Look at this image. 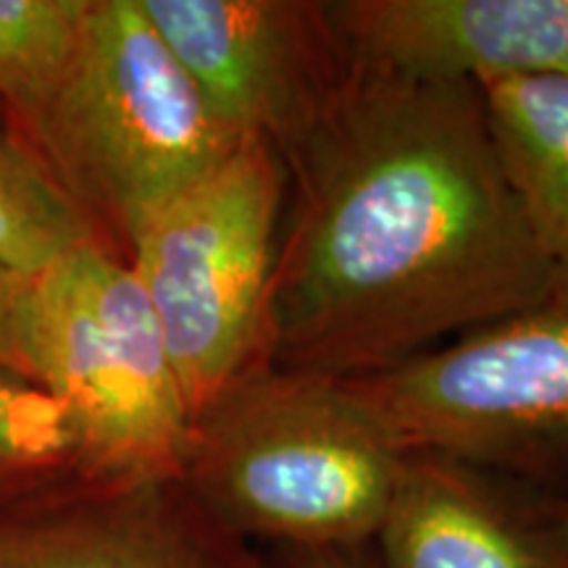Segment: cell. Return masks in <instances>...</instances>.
<instances>
[{
  "label": "cell",
  "mask_w": 568,
  "mask_h": 568,
  "mask_svg": "<svg viewBox=\"0 0 568 568\" xmlns=\"http://www.w3.org/2000/svg\"><path fill=\"white\" fill-rule=\"evenodd\" d=\"M351 385L408 453L568 464V261L527 308Z\"/></svg>",
  "instance_id": "obj_6"
},
{
  "label": "cell",
  "mask_w": 568,
  "mask_h": 568,
  "mask_svg": "<svg viewBox=\"0 0 568 568\" xmlns=\"http://www.w3.org/2000/svg\"><path fill=\"white\" fill-rule=\"evenodd\" d=\"M142 13L237 138L287 155L318 124L351 59L314 0H138Z\"/></svg>",
  "instance_id": "obj_7"
},
{
  "label": "cell",
  "mask_w": 568,
  "mask_h": 568,
  "mask_svg": "<svg viewBox=\"0 0 568 568\" xmlns=\"http://www.w3.org/2000/svg\"><path fill=\"white\" fill-rule=\"evenodd\" d=\"M30 379L59 403L88 479L180 477L193 416L130 261L90 240L27 284Z\"/></svg>",
  "instance_id": "obj_4"
},
{
  "label": "cell",
  "mask_w": 568,
  "mask_h": 568,
  "mask_svg": "<svg viewBox=\"0 0 568 568\" xmlns=\"http://www.w3.org/2000/svg\"><path fill=\"white\" fill-rule=\"evenodd\" d=\"M272 568H374L361 550H280Z\"/></svg>",
  "instance_id": "obj_16"
},
{
  "label": "cell",
  "mask_w": 568,
  "mask_h": 568,
  "mask_svg": "<svg viewBox=\"0 0 568 568\" xmlns=\"http://www.w3.org/2000/svg\"><path fill=\"white\" fill-rule=\"evenodd\" d=\"M329 19L358 67L418 80L568 77V0H343Z\"/></svg>",
  "instance_id": "obj_9"
},
{
  "label": "cell",
  "mask_w": 568,
  "mask_h": 568,
  "mask_svg": "<svg viewBox=\"0 0 568 568\" xmlns=\"http://www.w3.org/2000/svg\"><path fill=\"white\" fill-rule=\"evenodd\" d=\"M113 251L240 140L205 103L138 0H92L74 61L30 130Z\"/></svg>",
  "instance_id": "obj_3"
},
{
  "label": "cell",
  "mask_w": 568,
  "mask_h": 568,
  "mask_svg": "<svg viewBox=\"0 0 568 568\" xmlns=\"http://www.w3.org/2000/svg\"><path fill=\"white\" fill-rule=\"evenodd\" d=\"M290 172L261 364L355 382L545 295L479 84L351 61Z\"/></svg>",
  "instance_id": "obj_1"
},
{
  "label": "cell",
  "mask_w": 568,
  "mask_h": 568,
  "mask_svg": "<svg viewBox=\"0 0 568 568\" xmlns=\"http://www.w3.org/2000/svg\"><path fill=\"white\" fill-rule=\"evenodd\" d=\"M27 284L0 276V366L24 374L30 379L24 339H21V305H24Z\"/></svg>",
  "instance_id": "obj_15"
},
{
  "label": "cell",
  "mask_w": 568,
  "mask_h": 568,
  "mask_svg": "<svg viewBox=\"0 0 568 568\" xmlns=\"http://www.w3.org/2000/svg\"><path fill=\"white\" fill-rule=\"evenodd\" d=\"M287 190L284 155L245 138L126 245L193 422L261 364Z\"/></svg>",
  "instance_id": "obj_5"
},
{
  "label": "cell",
  "mask_w": 568,
  "mask_h": 568,
  "mask_svg": "<svg viewBox=\"0 0 568 568\" xmlns=\"http://www.w3.org/2000/svg\"><path fill=\"white\" fill-rule=\"evenodd\" d=\"M92 0H0V103L27 132L74 61Z\"/></svg>",
  "instance_id": "obj_13"
},
{
  "label": "cell",
  "mask_w": 568,
  "mask_h": 568,
  "mask_svg": "<svg viewBox=\"0 0 568 568\" xmlns=\"http://www.w3.org/2000/svg\"><path fill=\"white\" fill-rule=\"evenodd\" d=\"M374 542L379 568H568V524L550 531L460 460L410 453Z\"/></svg>",
  "instance_id": "obj_10"
},
{
  "label": "cell",
  "mask_w": 568,
  "mask_h": 568,
  "mask_svg": "<svg viewBox=\"0 0 568 568\" xmlns=\"http://www.w3.org/2000/svg\"><path fill=\"white\" fill-rule=\"evenodd\" d=\"M566 524H568V521H566Z\"/></svg>",
  "instance_id": "obj_17"
},
{
  "label": "cell",
  "mask_w": 568,
  "mask_h": 568,
  "mask_svg": "<svg viewBox=\"0 0 568 568\" xmlns=\"http://www.w3.org/2000/svg\"><path fill=\"white\" fill-rule=\"evenodd\" d=\"M497 153L539 243L568 261V77L479 84Z\"/></svg>",
  "instance_id": "obj_11"
},
{
  "label": "cell",
  "mask_w": 568,
  "mask_h": 568,
  "mask_svg": "<svg viewBox=\"0 0 568 568\" xmlns=\"http://www.w3.org/2000/svg\"><path fill=\"white\" fill-rule=\"evenodd\" d=\"M0 568H272L180 477L69 479L0 506Z\"/></svg>",
  "instance_id": "obj_8"
},
{
  "label": "cell",
  "mask_w": 568,
  "mask_h": 568,
  "mask_svg": "<svg viewBox=\"0 0 568 568\" xmlns=\"http://www.w3.org/2000/svg\"><path fill=\"white\" fill-rule=\"evenodd\" d=\"M69 479H88L59 403L24 374L0 366V506Z\"/></svg>",
  "instance_id": "obj_14"
},
{
  "label": "cell",
  "mask_w": 568,
  "mask_h": 568,
  "mask_svg": "<svg viewBox=\"0 0 568 568\" xmlns=\"http://www.w3.org/2000/svg\"><path fill=\"white\" fill-rule=\"evenodd\" d=\"M408 456L351 382L258 364L195 418L180 479L251 545L361 550Z\"/></svg>",
  "instance_id": "obj_2"
},
{
  "label": "cell",
  "mask_w": 568,
  "mask_h": 568,
  "mask_svg": "<svg viewBox=\"0 0 568 568\" xmlns=\"http://www.w3.org/2000/svg\"><path fill=\"white\" fill-rule=\"evenodd\" d=\"M90 240L101 232L30 138L0 124V276L32 282Z\"/></svg>",
  "instance_id": "obj_12"
}]
</instances>
